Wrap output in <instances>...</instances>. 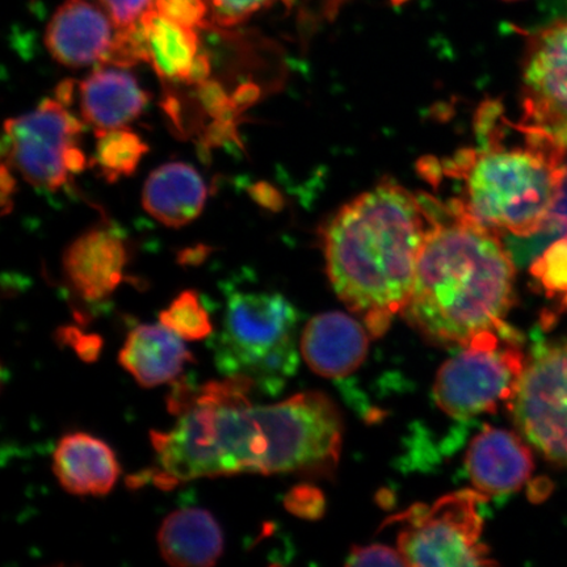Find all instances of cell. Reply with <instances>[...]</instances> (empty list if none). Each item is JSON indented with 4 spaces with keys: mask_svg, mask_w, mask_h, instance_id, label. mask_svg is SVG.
I'll list each match as a JSON object with an SVG mask.
<instances>
[{
    "mask_svg": "<svg viewBox=\"0 0 567 567\" xmlns=\"http://www.w3.org/2000/svg\"><path fill=\"white\" fill-rule=\"evenodd\" d=\"M250 381L210 382L189 400L168 432V450L190 480L238 473L334 470L343 425L328 396L307 392L254 406Z\"/></svg>",
    "mask_w": 567,
    "mask_h": 567,
    "instance_id": "cell-1",
    "label": "cell"
},
{
    "mask_svg": "<svg viewBox=\"0 0 567 567\" xmlns=\"http://www.w3.org/2000/svg\"><path fill=\"white\" fill-rule=\"evenodd\" d=\"M431 205L432 198L385 181L346 204L326 228L332 287L373 337L384 336L406 307L434 218Z\"/></svg>",
    "mask_w": 567,
    "mask_h": 567,
    "instance_id": "cell-2",
    "label": "cell"
},
{
    "mask_svg": "<svg viewBox=\"0 0 567 567\" xmlns=\"http://www.w3.org/2000/svg\"><path fill=\"white\" fill-rule=\"evenodd\" d=\"M417 259L408 322L430 342L470 346L505 328L514 303L515 260L502 234L442 205Z\"/></svg>",
    "mask_w": 567,
    "mask_h": 567,
    "instance_id": "cell-3",
    "label": "cell"
},
{
    "mask_svg": "<svg viewBox=\"0 0 567 567\" xmlns=\"http://www.w3.org/2000/svg\"><path fill=\"white\" fill-rule=\"evenodd\" d=\"M478 116L481 145L458 152L441 168L458 188L445 205L493 231L535 237L547 229L563 195L567 157L520 125L523 144H509L508 122L494 104L485 105Z\"/></svg>",
    "mask_w": 567,
    "mask_h": 567,
    "instance_id": "cell-4",
    "label": "cell"
},
{
    "mask_svg": "<svg viewBox=\"0 0 567 567\" xmlns=\"http://www.w3.org/2000/svg\"><path fill=\"white\" fill-rule=\"evenodd\" d=\"M297 322V310L282 295L231 293L215 344L219 372L278 393L299 365Z\"/></svg>",
    "mask_w": 567,
    "mask_h": 567,
    "instance_id": "cell-5",
    "label": "cell"
},
{
    "mask_svg": "<svg viewBox=\"0 0 567 567\" xmlns=\"http://www.w3.org/2000/svg\"><path fill=\"white\" fill-rule=\"evenodd\" d=\"M526 364L520 337L507 324L481 336L442 367L434 388L437 406L457 420L493 411L513 399Z\"/></svg>",
    "mask_w": 567,
    "mask_h": 567,
    "instance_id": "cell-6",
    "label": "cell"
},
{
    "mask_svg": "<svg viewBox=\"0 0 567 567\" xmlns=\"http://www.w3.org/2000/svg\"><path fill=\"white\" fill-rule=\"evenodd\" d=\"M486 501L478 491H460L395 516L392 522L401 524L396 542L408 566L494 565L481 543L480 506Z\"/></svg>",
    "mask_w": 567,
    "mask_h": 567,
    "instance_id": "cell-7",
    "label": "cell"
},
{
    "mask_svg": "<svg viewBox=\"0 0 567 567\" xmlns=\"http://www.w3.org/2000/svg\"><path fill=\"white\" fill-rule=\"evenodd\" d=\"M508 408L527 441L567 467V339L536 347Z\"/></svg>",
    "mask_w": 567,
    "mask_h": 567,
    "instance_id": "cell-8",
    "label": "cell"
},
{
    "mask_svg": "<svg viewBox=\"0 0 567 567\" xmlns=\"http://www.w3.org/2000/svg\"><path fill=\"white\" fill-rule=\"evenodd\" d=\"M83 124L56 99H44L27 115L4 124L3 158L32 186L59 190L69 181L66 153Z\"/></svg>",
    "mask_w": 567,
    "mask_h": 567,
    "instance_id": "cell-9",
    "label": "cell"
},
{
    "mask_svg": "<svg viewBox=\"0 0 567 567\" xmlns=\"http://www.w3.org/2000/svg\"><path fill=\"white\" fill-rule=\"evenodd\" d=\"M524 130L547 138L567 157V20L528 41L522 75Z\"/></svg>",
    "mask_w": 567,
    "mask_h": 567,
    "instance_id": "cell-10",
    "label": "cell"
},
{
    "mask_svg": "<svg viewBox=\"0 0 567 567\" xmlns=\"http://www.w3.org/2000/svg\"><path fill=\"white\" fill-rule=\"evenodd\" d=\"M109 13L89 0H65L49 21L45 47L61 65L81 69L103 63L113 38Z\"/></svg>",
    "mask_w": 567,
    "mask_h": 567,
    "instance_id": "cell-11",
    "label": "cell"
},
{
    "mask_svg": "<svg viewBox=\"0 0 567 567\" xmlns=\"http://www.w3.org/2000/svg\"><path fill=\"white\" fill-rule=\"evenodd\" d=\"M127 248L120 234L95 228L83 233L63 254V272L74 292L96 302L115 292L124 279Z\"/></svg>",
    "mask_w": 567,
    "mask_h": 567,
    "instance_id": "cell-12",
    "label": "cell"
},
{
    "mask_svg": "<svg viewBox=\"0 0 567 567\" xmlns=\"http://www.w3.org/2000/svg\"><path fill=\"white\" fill-rule=\"evenodd\" d=\"M534 466L529 446L506 430L486 427L474 437L466 455L473 485L487 498L519 491Z\"/></svg>",
    "mask_w": 567,
    "mask_h": 567,
    "instance_id": "cell-13",
    "label": "cell"
},
{
    "mask_svg": "<svg viewBox=\"0 0 567 567\" xmlns=\"http://www.w3.org/2000/svg\"><path fill=\"white\" fill-rule=\"evenodd\" d=\"M147 104V92L125 68L103 65L80 84L82 117L95 133L126 127Z\"/></svg>",
    "mask_w": 567,
    "mask_h": 567,
    "instance_id": "cell-14",
    "label": "cell"
},
{
    "mask_svg": "<svg viewBox=\"0 0 567 567\" xmlns=\"http://www.w3.org/2000/svg\"><path fill=\"white\" fill-rule=\"evenodd\" d=\"M308 365L328 379L357 371L368 352V334L358 321L343 313H326L308 323L301 339Z\"/></svg>",
    "mask_w": 567,
    "mask_h": 567,
    "instance_id": "cell-15",
    "label": "cell"
},
{
    "mask_svg": "<svg viewBox=\"0 0 567 567\" xmlns=\"http://www.w3.org/2000/svg\"><path fill=\"white\" fill-rule=\"evenodd\" d=\"M53 472L70 494H109L120 476L115 452L101 439L76 432L62 439L53 455Z\"/></svg>",
    "mask_w": 567,
    "mask_h": 567,
    "instance_id": "cell-16",
    "label": "cell"
},
{
    "mask_svg": "<svg viewBox=\"0 0 567 567\" xmlns=\"http://www.w3.org/2000/svg\"><path fill=\"white\" fill-rule=\"evenodd\" d=\"M207 197V184L194 166L169 162L147 177L142 204L161 224L182 228L202 215Z\"/></svg>",
    "mask_w": 567,
    "mask_h": 567,
    "instance_id": "cell-17",
    "label": "cell"
},
{
    "mask_svg": "<svg viewBox=\"0 0 567 567\" xmlns=\"http://www.w3.org/2000/svg\"><path fill=\"white\" fill-rule=\"evenodd\" d=\"M193 360L183 339L162 323L133 329L118 353V363L142 388L167 384Z\"/></svg>",
    "mask_w": 567,
    "mask_h": 567,
    "instance_id": "cell-18",
    "label": "cell"
},
{
    "mask_svg": "<svg viewBox=\"0 0 567 567\" xmlns=\"http://www.w3.org/2000/svg\"><path fill=\"white\" fill-rule=\"evenodd\" d=\"M161 555L177 567H208L224 551L223 530L203 508H184L168 515L158 532Z\"/></svg>",
    "mask_w": 567,
    "mask_h": 567,
    "instance_id": "cell-19",
    "label": "cell"
},
{
    "mask_svg": "<svg viewBox=\"0 0 567 567\" xmlns=\"http://www.w3.org/2000/svg\"><path fill=\"white\" fill-rule=\"evenodd\" d=\"M140 20L146 35L148 63L155 73L165 81L187 83L200 54L196 30L177 24L154 9L147 10Z\"/></svg>",
    "mask_w": 567,
    "mask_h": 567,
    "instance_id": "cell-20",
    "label": "cell"
},
{
    "mask_svg": "<svg viewBox=\"0 0 567 567\" xmlns=\"http://www.w3.org/2000/svg\"><path fill=\"white\" fill-rule=\"evenodd\" d=\"M94 163L106 182L115 183L136 172L148 147L138 134L122 127L96 133Z\"/></svg>",
    "mask_w": 567,
    "mask_h": 567,
    "instance_id": "cell-21",
    "label": "cell"
},
{
    "mask_svg": "<svg viewBox=\"0 0 567 567\" xmlns=\"http://www.w3.org/2000/svg\"><path fill=\"white\" fill-rule=\"evenodd\" d=\"M159 321L175 334L190 342L208 338L213 330L208 310L195 290H186L177 296L172 305L162 311Z\"/></svg>",
    "mask_w": 567,
    "mask_h": 567,
    "instance_id": "cell-22",
    "label": "cell"
},
{
    "mask_svg": "<svg viewBox=\"0 0 567 567\" xmlns=\"http://www.w3.org/2000/svg\"><path fill=\"white\" fill-rule=\"evenodd\" d=\"M530 275L548 299L567 310V237L555 240L538 255L530 266Z\"/></svg>",
    "mask_w": 567,
    "mask_h": 567,
    "instance_id": "cell-23",
    "label": "cell"
},
{
    "mask_svg": "<svg viewBox=\"0 0 567 567\" xmlns=\"http://www.w3.org/2000/svg\"><path fill=\"white\" fill-rule=\"evenodd\" d=\"M152 9L162 17L194 30L210 24L208 0H154Z\"/></svg>",
    "mask_w": 567,
    "mask_h": 567,
    "instance_id": "cell-24",
    "label": "cell"
},
{
    "mask_svg": "<svg viewBox=\"0 0 567 567\" xmlns=\"http://www.w3.org/2000/svg\"><path fill=\"white\" fill-rule=\"evenodd\" d=\"M276 0H208L210 24L229 28L244 23Z\"/></svg>",
    "mask_w": 567,
    "mask_h": 567,
    "instance_id": "cell-25",
    "label": "cell"
},
{
    "mask_svg": "<svg viewBox=\"0 0 567 567\" xmlns=\"http://www.w3.org/2000/svg\"><path fill=\"white\" fill-rule=\"evenodd\" d=\"M347 566H408L405 557L399 548L393 549L386 545L374 544L368 547L352 548Z\"/></svg>",
    "mask_w": 567,
    "mask_h": 567,
    "instance_id": "cell-26",
    "label": "cell"
},
{
    "mask_svg": "<svg viewBox=\"0 0 567 567\" xmlns=\"http://www.w3.org/2000/svg\"><path fill=\"white\" fill-rule=\"evenodd\" d=\"M197 95L200 99L203 109L213 118L226 116H239L240 111L234 105L231 96L216 81H205L197 86Z\"/></svg>",
    "mask_w": 567,
    "mask_h": 567,
    "instance_id": "cell-27",
    "label": "cell"
},
{
    "mask_svg": "<svg viewBox=\"0 0 567 567\" xmlns=\"http://www.w3.org/2000/svg\"><path fill=\"white\" fill-rule=\"evenodd\" d=\"M153 2L154 0H101L115 28L136 23L147 10L152 9Z\"/></svg>",
    "mask_w": 567,
    "mask_h": 567,
    "instance_id": "cell-28",
    "label": "cell"
},
{
    "mask_svg": "<svg viewBox=\"0 0 567 567\" xmlns=\"http://www.w3.org/2000/svg\"><path fill=\"white\" fill-rule=\"evenodd\" d=\"M286 507L295 515L316 517L322 512L323 501L316 488L299 486L287 495Z\"/></svg>",
    "mask_w": 567,
    "mask_h": 567,
    "instance_id": "cell-29",
    "label": "cell"
},
{
    "mask_svg": "<svg viewBox=\"0 0 567 567\" xmlns=\"http://www.w3.org/2000/svg\"><path fill=\"white\" fill-rule=\"evenodd\" d=\"M0 187H2V210L3 216L12 210V195L17 189V182L13 179L9 165L3 162L2 175H0Z\"/></svg>",
    "mask_w": 567,
    "mask_h": 567,
    "instance_id": "cell-30",
    "label": "cell"
},
{
    "mask_svg": "<svg viewBox=\"0 0 567 567\" xmlns=\"http://www.w3.org/2000/svg\"><path fill=\"white\" fill-rule=\"evenodd\" d=\"M548 224L555 226V228L561 233L563 237H567V188L564 186L563 195L558 198L555 209L551 210V215Z\"/></svg>",
    "mask_w": 567,
    "mask_h": 567,
    "instance_id": "cell-31",
    "label": "cell"
},
{
    "mask_svg": "<svg viewBox=\"0 0 567 567\" xmlns=\"http://www.w3.org/2000/svg\"><path fill=\"white\" fill-rule=\"evenodd\" d=\"M259 97V89L254 84H244L239 86L231 95V101L237 109L243 112Z\"/></svg>",
    "mask_w": 567,
    "mask_h": 567,
    "instance_id": "cell-32",
    "label": "cell"
},
{
    "mask_svg": "<svg viewBox=\"0 0 567 567\" xmlns=\"http://www.w3.org/2000/svg\"><path fill=\"white\" fill-rule=\"evenodd\" d=\"M66 167L70 174L82 173L86 168V157L76 145L71 146L66 153Z\"/></svg>",
    "mask_w": 567,
    "mask_h": 567,
    "instance_id": "cell-33",
    "label": "cell"
},
{
    "mask_svg": "<svg viewBox=\"0 0 567 567\" xmlns=\"http://www.w3.org/2000/svg\"><path fill=\"white\" fill-rule=\"evenodd\" d=\"M74 81H65L60 84L59 87H56L55 94H56V101L62 103L63 105H70L73 103L74 97Z\"/></svg>",
    "mask_w": 567,
    "mask_h": 567,
    "instance_id": "cell-34",
    "label": "cell"
},
{
    "mask_svg": "<svg viewBox=\"0 0 567 567\" xmlns=\"http://www.w3.org/2000/svg\"><path fill=\"white\" fill-rule=\"evenodd\" d=\"M343 0H328V12H334Z\"/></svg>",
    "mask_w": 567,
    "mask_h": 567,
    "instance_id": "cell-35",
    "label": "cell"
},
{
    "mask_svg": "<svg viewBox=\"0 0 567 567\" xmlns=\"http://www.w3.org/2000/svg\"><path fill=\"white\" fill-rule=\"evenodd\" d=\"M565 169H566V173H565V186L567 188V163H566Z\"/></svg>",
    "mask_w": 567,
    "mask_h": 567,
    "instance_id": "cell-36",
    "label": "cell"
}]
</instances>
